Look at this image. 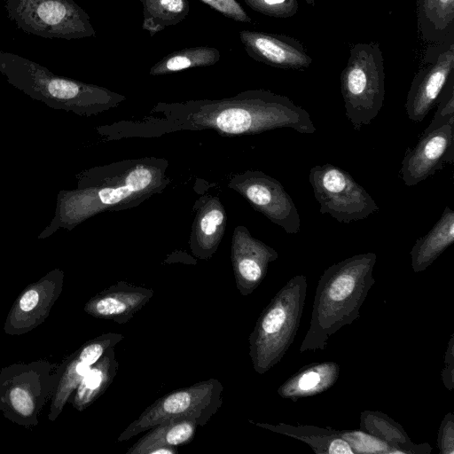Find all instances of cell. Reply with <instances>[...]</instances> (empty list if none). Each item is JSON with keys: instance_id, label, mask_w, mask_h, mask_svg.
<instances>
[{"instance_id": "obj_1", "label": "cell", "mask_w": 454, "mask_h": 454, "mask_svg": "<svg viewBox=\"0 0 454 454\" xmlns=\"http://www.w3.org/2000/svg\"><path fill=\"white\" fill-rule=\"evenodd\" d=\"M139 120L121 121L98 128L108 139L157 137L177 131L211 129L223 137L254 135L279 128L312 134L309 113L286 96L251 90L223 99L157 103Z\"/></svg>"}, {"instance_id": "obj_2", "label": "cell", "mask_w": 454, "mask_h": 454, "mask_svg": "<svg viewBox=\"0 0 454 454\" xmlns=\"http://www.w3.org/2000/svg\"><path fill=\"white\" fill-rule=\"evenodd\" d=\"M166 159H129L83 173L79 187L67 195V222L77 224L104 211L135 207L160 193L170 179Z\"/></svg>"}, {"instance_id": "obj_3", "label": "cell", "mask_w": 454, "mask_h": 454, "mask_svg": "<svg viewBox=\"0 0 454 454\" xmlns=\"http://www.w3.org/2000/svg\"><path fill=\"white\" fill-rule=\"evenodd\" d=\"M377 255L369 252L339 262L326 269L318 281L309 329L300 351L324 349L337 330L359 316L371 286Z\"/></svg>"}, {"instance_id": "obj_4", "label": "cell", "mask_w": 454, "mask_h": 454, "mask_svg": "<svg viewBox=\"0 0 454 454\" xmlns=\"http://www.w3.org/2000/svg\"><path fill=\"white\" fill-rule=\"evenodd\" d=\"M306 278L294 277L271 299L249 336L254 371L263 374L278 363L294 341L306 295Z\"/></svg>"}, {"instance_id": "obj_5", "label": "cell", "mask_w": 454, "mask_h": 454, "mask_svg": "<svg viewBox=\"0 0 454 454\" xmlns=\"http://www.w3.org/2000/svg\"><path fill=\"white\" fill-rule=\"evenodd\" d=\"M59 365L39 359L1 368L0 411L4 417L20 427H36L38 415L58 384Z\"/></svg>"}, {"instance_id": "obj_6", "label": "cell", "mask_w": 454, "mask_h": 454, "mask_svg": "<svg viewBox=\"0 0 454 454\" xmlns=\"http://www.w3.org/2000/svg\"><path fill=\"white\" fill-rule=\"evenodd\" d=\"M346 117L355 130L371 124L383 106L384 59L377 43H359L350 48L340 74Z\"/></svg>"}, {"instance_id": "obj_7", "label": "cell", "mask_w": 454, "mask_h": 454, "mask_svg": "<svg viewBox=\"0 0 454 454\" xmlns=\"http://www.w3.org/2000/svg\"><path fill=\"white\" fill-rule=\"evenodd\" d=\"M223 386L216 379L174 390L148 406L117 437L125 442L167 421L191 419L205 426L223 404Z\"/></svg>"}, {"instance_id": "obj_8", "label": "cell", "mask_w": 454, "mask_h": 454, "mask_svg": "<svg viewBox=\"0 0 454 454\" xmlns=\"http://www.w3.org/2000/svg\"><path fill=\"white\" fill-rule=\"evenodd\" d=\"M309 181L319 204V212L340 223H349L378 212L372 196L346 170L330 163L310 168Z\"/></svg>"}, {"instance_id": "obj_9", "label": "cell", "mask_w": 454, "mask_h": 454, "mask_svg": "<svg viewBox=\"0 0 454 454\" xmlns=\"http://www.w3.org/2000/svg\"><path fill=\"white\" fill-rule=\"evenodd\" d=\"M228 186L239 193L251 207L280 226L288 234L301 230L298 209L281 183L258 170L233 175Z\"/></svg>"}, {"instance_id": "obj_10", "label": "cell", "mask_w": 454, "mask_h": 454, "mask_svg": "<svg viewBox=\"0 0 454 454\" xmlns=\"http://www.w3.org/2000/svg\"><path fill=\"white\" fill-rule=\"evenodd\" d=\"M425 64L414 76L407 94L405 109L410 120L421 122L454 76V42L430 47Z\"/></svg>"}, {"instance_id": "obj_11", "label": "cell", "mask_w": 454, "mask_h": 454, "mask_svg": "<svg viewBox=\"0 0 454 454\" xmlns=\"http://www.w3.org/2000/svg\"><path fill=\"white\" fill-rule=\"evenodd\" d=\"M64 271L54 269L28 285L13 302L4 324L8 335H22L42 325L64 286Z\"/></svg>"}, {"instance_id": "obj_12", "label": "cell", "mask_w": 454, "mask_h": 454, "mask_svg": "<svg viewBox=\"0 0 454 454\" xmlns=\"http://www.w3.org/2000/svg\"><path fill=\"white\" fill-rule=\"evenodd\" d=\"M124 336L117 333L100 334L82 344L59 365L60 376L51 398L48 419L55 421L90 367Z\"/></svg>"}, {"instance_id": "obj_13", "label": "cell", "mask_w": 454, "mask_h": 454, "mask_svg": "<svg viewBox=\"0 0 454 454\" xmlns=\"http://www.w3.org/2000/svg\"><path fill=\"white\" fill-rule=\"evenodd\" d=\"M454 161V122L422 134L417 145L402 160L400 174L413 186Z\"/></svg>"}, {"instance_id": "obj_14", "label": "cell", "mask_w": 454, "mask_h": 454, "mask_svg": "<svg viewBox=\"0 0 454 454\" xmlns=\"http://www.w3.org/2000/svg\"><path fill=\"white\" fill-rule=\"evenodd\" d=\"M278 257L274 248L254 238L246 226L235 227L231 259L236 286L243 296L250 294L258 287L267 273L269 263Z\"/></svg>"}, {"instance_id": "obj_15", "label": "cell", "mask_w": 454, "mask_h": 454, "mask_svg": "<svg viewBox=\"0 0 454 454\" xmlns=\"http://www.w3.org/2000/svg\"><path fill=\"white\" fill-rule=\"evenodd\" d=\"M239 38L247 54L266 65L281 69L304 70L312 63L303 44L294 37L242 30Z\"/></svg>"}, {"instance_id": "obj_16", "label": "cell", "mask_w": 454, "mask_h": 454, "mask_svg": "<svg viewBox=\"0 0 454 454\" xmlns=\"http://www.w3.org/2000/svg\"><path fill=\"white\" fill-rule=\"evenodd\" d=\"M153 295V291L150 288L121 281L91 297L83 309L95 318L125 324L149 302Z\"/></svg>"}, {"instance_id": "obj_17", "label": "cell", "mask_w": 454, "mask_h": 454, "mask_svg": "<svg viewBox=\"0 0 454 454\" xmlns=\"http://www.w3.org/2000/svg\"><path fill=\"white\" fill-rule=\"evenodd\" d=\"M226 227V212L216 196H209L195 215L189 245L194 256L208 260L216 252Z\"/></svg>"}, {"instance_id": "obj_18", "label": "cell", "mask_w": 454, "mask_h": 454, "mask_svg": "<svg viewBox=\"0 0 454 454\" xmlns=\"http://www.w3.org/2000/svg\"><path fill=\"white\" fill-rule=\"evenodd\" d=\"M418 30L433 45L454 42V0H417Z\"/></svg>"}, {"instance_id": "obj_19", "label": "cell", "mask_w": 454, "mask_h": 454, "mask_svg": "<svg viewBox=\"0 0 454 454\" xmlns=\"http://www.w3.org/2000/svg\"><path fill=\"white\" fill-rule=\"evenodd\" d=\"M114 347L109 348L82 378L69 401L82 411L100 397L113 382L118 372Z\"/></svg>"}, {"instance_id": "obj_20", "label": "cell", "mask_w": 454, "mask_h": 454, "mask_svg": "<svg viewBox=\"0 0 454 454\" xmlns=\"http://www.w3.org/2000/svg\"><path fill=\"white\" fill-rule=\"evenodd\" d=\"M454 242V211L446 207L434 227L411 250V268L420 272Z\"/></svg>"}, {"instance_id": "obj_21", "label": "cell", "mask_w": 454, "mask_h": 454, "mask_svg": "<svg viewBox=\"0 0 454 454\" xmlns=\"http://www.w3.org/2000/svg\"><path fill=\"white\" fill-rule=\"evenodd\" d=\"M199 425L194 420L178 419L160 423L136 442L126 454H146L155 447H176L190 442Z\"/></svg>"}, {"instance_id": "obj_22", "label": "cell", "mask_w": 454, "mask_h": 454, "mask_svg": "<svg viewBox=\"0 0 454 454\" xmlns=\"http://www.w3.org/2000/svg\"><path fill=\"white\" fill-rule=\"evenodd\" d=\"M339 374L336 364H319L304 368L285 382L278 389L284 398L297 399L316 395L334 384Z\"/></svg>"}, {"instance_id": "obj_23", "label": "cell", "mask_w": 454, "mask_h": 454, "mask_svg": "<svg viewBox=\"0 0 454 454\" xmlns=\"http://www.w3.org/2000/svg\"><path fill=\"white\" fill-rule=\"evenodd\" d=\"M272 431L279 432L301 439L311 446L317 453L328 454H354L356 453L349 442L345 440L340 432H327L314 427H292L287 425L272 426L256 424Z\"/></svg>"}, {"instance_id": "obj_24", "label": "cell", "mask_w": 454, "mask_h": 454, "mask_svg": "<svg viewBox=\"0 0 454 454\" xmlns=\"http://www.w3.org/2000/svg\"><path fill=\"white\" fill-rule=\"evenodd\" d=\"M143 4V29L153 36L183 20L189 12L188 0H139Z\"/></svg>"}, {"instance_id": "obj_25", "label": "cell", "mask_w": 454, "mask_h": 454, "mask_svg": "<svg viewBox=\"0 0 454 454\" xmlns=\"http://www.w3.org/2000/svg\"><path fill=\"white\" fill-rule=\"evenodd\" d=\"M220 59V52L213 47L200 46L172 52L153 66L151 75H161L184 69L215 65Z\"/></svg>"}, {"instance_id": "obj_26", "label": "cell", "mask_w": 454, "mask_h": 454, "mask_svg": "<svg viewBox=\"0 0 454 454\" xmlns=\"http://www.w3.org/2000/svg\"><path fill=\"white\" fill-rule=\"evenodd\" d=\"M380 414L379 412L372 413L365 411L361 417V427L365 430L370 431L369 434L377 436L378 438H384L385 442H392L397 445H407L409 449L414 447L419 450L418 445L413 444L405 432L403 431L401 427L395 423L391 419ZM411 451H414L411 449ZM422 452L421 450H419Z\"/></svg>"}, {"instance_id": "obj_27", "label": "cell", "mask_w": 454, "mask_h": 454, "mask_svg": "<svg viewBox=\"0 0 454 454\" xmlns=\"http://www.w3.org/2000/svg\"><path fill=\"white\" fill-rule=\"evenodd\" d=\"M435 105H437L436 112L423 134L447 123L454 122V76L448 81L442 89Z\"/></svg>"}, {"instance_id": "obj_28", "label": "cell", "mask_w": 454, "mask_h": 454, "mask_svg": "<svg viewBox=\"0 0 454 454\" xmlns=\"http://www.w3.org/2000/svg\"><path fill=\"white\" fill-rule=\"evenodd\" d=\"M356 453H390V446L383 440L369 434L358 431L340 432Z\"/></svg>"}, {"instance_id": "obj_29", "label": "cell", "mask_w": 454, "mask_h": 454, "mask_svg": "<svg viewBox=\"0 0 454 454\" xmlns=\"http://www.w3.org/2000/svg\"><path fill=\"white\" fill-rule=\"evenodd\" d=\"M254 11L275 18H289L298 12V0H245Z\"/></svg>"}, {"instance_id": "obj_30", "label": "cell", "mask_w": 454, "mask_h": 454, "mask_svg": "<svg viewBox=\"0 0 454 454\" xmlns=\"http://www.w3.org/2000/svg\"><path fill=\"white\" fill-rule=\"evenodd\" d=\"M223 15L240 22L251 23V18L236 0H200Z\"/></svg>"}, {"instance_id": "obj_31", "label": "cell", "mask_w": 454, "mask_h": 454, "mask_svg": "<svg viewBox=\"0 0 454 454\" xmlns=\"http://www.w3.org/2000/svg\"><path fill=\"white\" fill-rule=\"evenodd\" d=\"M39 17L47 24L60 22L67 14L66 7L57 1H46L37 10Z\"/></svg>"}, {"instance_id": "obj_32", "label": "cell", "mask_w": 454, "mask_h": 454, "mask_svg": "<svg viewBox=\"0 0 454 454\" xmlns=\"http://www.w3.org/2000/svg\"><path fill=\"white\" fill-rule=\"evenodd\" d=\"M439 448L445 454H453V416L449 413L439 430Z\"/></svg>"}, {"instance_id": "obj_33", "label": "cell", "mask_w": 454, "mask_h": 454, "mask_svg": "<svg viewBox=\"0 0 454 454\" xmlns=\"http://www.w3.org/2000/svg\"><path fill=\"white\" fill-rule=\"evenodd\" d=\"M176 447H155L147 450L146 454H176Z\"/></svg>"}, {"instance_id": "obj_34", "label": "cell", "mask_w": 454, "mask_h": 454, "mask_svg": "<svg viewBox=\"0 0 454 454\" xmlns=\"http://www.w3.org/2000/svg\"><path fill=\"white\" fill-rule=\"evenodd\" d=\"M309 5L315 6V1L314 0H304Z\"/></svg>"}]
</instances>
